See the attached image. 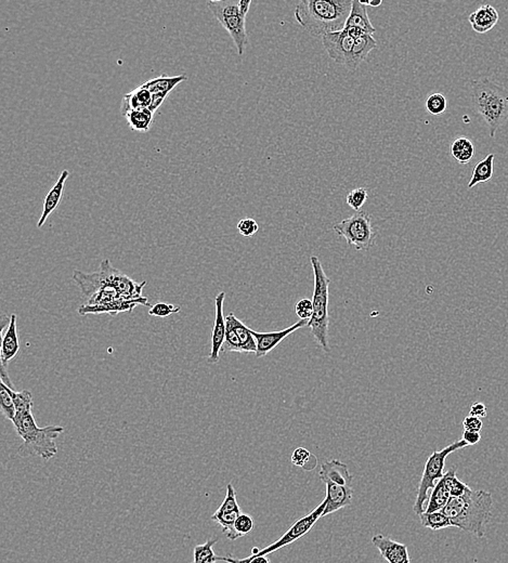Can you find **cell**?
Here are the masks:
<instances>
[{"instance_id":"1","label":"cell","mask_w":508,"mask_h":563,"mask_svg":"<svg viewBox=\"0 0 508 563\" xmlns=\"http://www.w3.org/2000/svg\"><path fill=\"white\" fill-rule=\"evenodd\" d=\"M493 496L490 492L470 488L460 497H451L443 513L449 517L452 527L482 538L485 528L492 517Z\"/></svg>"},{"instance_id":"2","label":"cell","mask_w":508,"mask_h":563,"mask_svg":"<svg viewBox=\"0 0 508 563\" xmlns=\"http://www.w3.org/2000/svg\"><path fill=\"white\" fill-rule=\"evenodd\" d=\"M352 0H303L295 8V18L315 36L344 30Z\"/></svg>"},{"instance_id":"3","label":"cell","mask_w":508,"mask_h":563,"mask_svg":"<svg viewBox=\"0 0 508 563\" xmlns=\"http://www.w3.org/2000/svg\"><path fill=\"white\" fill-rule=\"evenodd\" d=\"M16 433L22 438L18 454L22 457H37L45 461L57 455L58 447L55 441L64 431L62 426H47L40 428L35 422L33 412L16 413L12 422Z\"/></svg>"},{"instance_id":"4","label":"cell","mask_w":508,"mask_h":563,"mask_svg":"<svg viewBox=\"0 0 508 563\" xmlns=\"http://www.w3.org/2000/svg\"><path fill=\"white\" fill-rule=\"evenodd\" d=\"M470 97L475 110L482 117L495 138L497 129L508 119V89L488 78L470 82Z\"/></svg>"},{"instance_id":"5","label":"cell","mask_w":508,"mask_h":563,"mask_svg":"<svg viewBox=\"0 0 508 563\" xmlns=\"http://www.w3.org/2000/svg\"><path fill=\"white\" fill-rule=\"evenodd\" d=\"M99 271L96 273L86 274L75 270L73 280L80 286L84 296L92 297L99 290H112L119 292L125 299L141 298L142 290L146 282L141 284L131 280L129 276L119 272L112 267L109 259L103 260Z\"/></svg>"},{"instance_id":"6","label":"cell","mask_w":508,"mask_h":563,"mask_svg":"<svg viewBox=\"0 0 508 563\" xmlns=\"http://www.w3.org/2000/svg\"><path fill=\"white\" fill-rule=\"evenodd\" d=\"M313 275H315V290H313V315L307 327L310 329L315 342L325 352H330L328 346V298H330V280L326 275L322 267L321 261L317 256H311Z\"/></svg>"},{"instance_id":"7","label":"cell","mask_w":508,"mask_h":563,"mask_svg":"<svg viewBox=\"0 0 508 563\" xmlns=\"http://www.w3.org/2000/svg\"><path fill=\"white\" fill-rule=\"evenodd\" d=\"M465 441L458 440L452 444L448 445L441 451H433L431 457L425 464L424 472L422 474V479L419 482L418 491H417L416 501H415L413 511L417 515L425 513V503L429 498V490H433L439 480L443 479L445 476V459L450 454L458 449L468 447Z\"/></svg>"},{"instance_id":"8","label":"cell","mask_w":508,"mask_h":563,"mask_svg":"<svg viewBox=\"0 0 508 563\" xmlns=\"http://www.w3.org/2000/svg\"><path fill=\"white\" fill-rule=\"evenodd\" d=\"M334 231L344 237L347 244L358 251H369L375 245L377 232L372 224V216L364 210L356 212L352 216L334 226Z\"/></svg>"},{"instance_id":"9","label":"cell","mask_w":508,"mask_h":563,"mask_svg":"<svg viewBox=\"0 0 508 563\" xmlns=\"http://www.w3.org/2000/svg\"><path fill=\"white\" fill-rule=\"evenodd\" d=\"M325 507L326 501L325 498H324L323 502H322L317 508L313 509L309 515H305V517L297 520L296 523L288 529V531L283 534V535L281 536L276 542H274V544L267 546V547L262 548V550L256 547L253 548L249 558H255V557L261 556L267 557L268 554H272V552H276V550H281V548L285 547V546L291 545V544L294 543L296 540H301L303 536L309 533V531L313 529V525L318 523V520L322 518Z\"/></svg>"},{"instance_id":"10","label":"cell","mask_w":508,"mask_h":563,"mask_svg":"<svg viewBox=\"0 0 508 563\" xmlns=\"http://www.w3.org/2000/svg\"><path fill=\"white\" fill-rule=\"evenodd\" d=\"M355 40L356 39L353 38L345 28L340 32L330 33L322 36V43L328 57L336 63L342 64L347 67L350 63Z\"/></svg>"},{"instance_id":"11","label":"cell","mask_w":508,"mask_h":563,"mask_svg":"<svg viewBox=\"0 0 508 563\" xmlns=\"http://www.w3.org/2000/svg\"><path fill=\"white\" fill-rule=\"evenodd\" d=\"M226 293L222 292L215 298V323L212 334V351L208 356L210 364H216L220 360V352L226 339L227 323L224 315V302Z\"/></svg>"},{"instance_id":"12","label":"cell","mask_w":508,"mask_h":563,"mask_svg":"<svg viewBox=\"0 0 508 563\" xmlns=\"http://www.w3.org/2000/svg\"><path fill=\"white\" fill-rule=\"evenodd\" d=\"M308 322L305 319H301L297 323L293 324L292 327H287V329H281L276 332H268V333H258V332L252 329L254 337H255L256 342H257V352L256 356L257 358H262V356H267L270 351L276 349L278 344L282 342L285 338L288 337L291 334L303 327H307Z\"/></svg>"},{"instance_id":"13","label":"cell","mask_w":508,"mask_h":563,"mask_svg":"<svg viewBox=\"0 0 508 563\" xmlns=\"http://www.w3.org/2000/svg\"><path fill=\"white\" fill-rule=\"evenodd\" d=\"M372 544L381 552L388 563H411L408 546L388 536L377 534L372 537Z\"/></svg>"},{"instance_id":"14","label":"cell","mask_w":508,"mask_h":563,"mask_svg":"<svg viewBox=\"0 0 508 563\" xmlns=\"http://www.w3.org/2000/svg\"><path fill=\"white\" fill-rule=\"evenodd\" d=\"M139 305L150 306V303L148 302V298L141 297V298L130 299V300L113 301V302L105 303V305H97V306L82 305V307L78 308V313L80 315H102V313H105V315L114 317L119 313L130 312Z\"/></svg>"},{"instance_id":"15","label":"cell","mask_w":508,"mask_h":563,"mask_svg":"<svg viewBox=\"0 0 508 563\" xmlns=\"http://www.w3.org/2000/svg\"><path fill=\"white\" fill-rule=\"evenodd\" d=\"M326 507L322 517L336 513L345 507L350 506L352 503L353 491L351 486H338V484L326 482Z\"/></svg>"},{"instance_id":"16","label":"cell","mask_w":508,"mask_h":563,"mask_svg":"<svg viewBox=\"0 0 508 563\" xmlns=\"http://www.w3.org/2000/svg\"><path fill=\"white\" fill-rule=\"evenodd\" d=\"M247 13H241L219 21V23L224 26L225 30L229 33L231 38L234 41L237 53L241 57L244 55L245 48L249 43L247 34Z\"/></svg>"},{"instance_id":"17","label":"cell","mask_w":508,"mask_h":563,"mask_svg":"<svg viewBox=\"0 0 508 563\" xmlns=\"http://www.w3.org/2000/svg\"><path fill=\"white\" fill-rule=\"evenodd\" d=\"M20 351L16 315H11V322L7 329L1 331V351H0V366L6 367L10 361L13 360Z\"/></svg>"},{"instance_id":"18","label":"cell","mask_w":508,"mask_h":563,"mask_svg":"<svg viewBox=\"0 0 508 563\" xmlns=\"http://www.w3.org/2000/svg\"><path fill=\"white\" fill-rule=\"evenodd\" d=\"M319 476L324 484L326 482H332L338 486H351L352 483V476L349 472L348 466L337 459H332L322 464Z\"/></svg>"},{"instance_id":"19","label":"cell","mask_w":508,"mask_h":563,"mask_svg":"<svg viewBox=\"0 0 508 563\" xmlns=\"http://www.w3.org/2000/svg\"><path fill=\"white\" fill-rule=\"evenodd\" d=\"M251 0H210L207 6L217 20L231 18L241 13H249Z\"/></svg>"},{"instance_id":"20","label":"cell","mask_w":508,"mask_h":563,"mask_svg":"<svg viewBox=\"0 0 508 563\" xmlns=\"http://www.w3.org/2000/svg\"><path fill=\"white\" fill-rule=\"evenodd\" d=\"M69 177V170H66L65 169V170L62 171L57 182L51 187L50 191L48 192L46 197H45L43 214H41L40 219H39L38 224H37L38 228H41L43 224H46L47 219L50 217V214L57 209L58 205H59L60 202H61L62 195H63L64 185H65L66 180H67Z\"/></svg>"},{"instance_id":"21","label":"cell","mask_w":508,"mask_h":563,"mask_svg":"<svg viewBox=\"0 0 508 563\" xmlns=\"http://www.w3.org/2000/svg\"><path fill=\"white\" fill-rule=\"evenodd\" d=\"M499 20V12L491 5L481 6L468 18L472 30L478 34H485L492 30Z\"/></svg>"},{"instance_id":"22","label":"cell","mask_w":508,"mask_h":563,"mask_svg":"<svg viewBox=\"0 0 508 563\" xmlns=\"http://www.w3.org/2000/svg\"><path fill=\"white\" fill-rule=\"evenodd\" d=\"M367 8V6L361 4L360 0H352V7L345 28H358L365 34L373 36L377 30L372 26Z\"/></svg>"},{"instance_id":"23","label":"cell","mask_w":508,"mask_h":563,"mask_svg":"<svg viewBox=\"0 0 508 563\" xmlns=\"http://www.w3.org/2000/svg\"><path fill=\"white\" fill-rule=\"evenodd\" d=\"M152 102V94L142 86H138L136 89L128 94H124L121 100V111L123 115L129 111L148 109Z\"/></svg>"},{"instance_id":"24","label":"cell","mask_w":508,"mask_h":563,"mask_svg":"<svg viewBox=\"0 0 508 563\" xmlns=\"http://www.w3.org/2000/svg\"><path fill=\"white\" fill-rule=\"evenodd\" d=\"M227 324L234 329L241 341L243 354H256L257 352V342L252 333V329L247 327L243 322L239 321L233 313L227 315Z\"/></svg>"},{"instance_id":"25","label":"cell","mask_w":508,"mask_h":563,"mask_svg":"<svg viewBox=\"0 0 508 563\" xmlns=\"http://www.w3.org/2000/svg\"><path fill=\"white\" fill-rule=\"evenodd\" d=\"M377 40L373 38L372 35L365 34L357 38L355 40V45H353L352 53H351L349 69H358L359 65L367 60L369 53L377 48Z\"/></svg>"},{"instance_id":"26","label":"cell","mask_w":508,"mask_h":563,"mask_svg":"<svg viewBox=\"0 0 508 563\" xmlns=\"http://www.w3.org/2000/svg\"><path fill=\"white\" fill-rule=\"evenodd\" d=\"M187 75L178 76H158V77L152 78L148 80V82L142 84L141 86L146 88V90L151 92V94H171L175 89L177 84L187 80Z\"/></svg>"},{"instance_id":"27","label":"cell","mask_w":508,"mask_h":563,"mask_svg":"<svg viewBox=\"0 0 508 563\" xmlns=\"http://www.w3.org/2000/svg\"><path fill=\"white\" fill-rule=\"evenodd\" d=\"M450 500H451V494L445 478H443L437 482L435 488H433V492L429 495L428 504L425 508V513L443 510Z\"/></svg>"},{"instance_id":"28","label":"cell","mask_w":508,"mask_h":563,"mask_svg":"<svg viewBox=\"0 0 508 563\" xmlns=\"http://www.w3.org/2000/svg\"><path fill=\"white\" fill-rule=\"evenodd\" d=\"M124 116L127 119L130 129L138 133H148L153 124L154 113L151 112L148 109H141V110L129 111Z\"/></svg>"},{"instance_id":"29","label":"cell","mask_w":508,"mask_h":563,"mask_svg":"<svg viewBox=\"0 0 508 563\" xmlns=\"http://www.w3.org/2000/svg\"><path fill=\"white\" fill-rule=\"evenodd\" d=\"M495 154H489L487 158L477 163L472 170V178L468 183V189L476 187L480 183L488 182L493 177V166H495Z\"/></svg>"},{"instance_id":"30","label":"cell","mask_w":508,"mask_h":563,"mask_svg":"<svg viewBox=\"0 0 508 563\" xmlns=\"http://www.w3.org/2000/svg\"><path fill=\"white\" fill-rule=\"evenodd\" d=\"M452 156L460 164H468L475 156V146L468 138L460 137L451 146Z\"/></svg>"},{"instance_id":"31","label":"cell","mask_w":508,"mask_h":563,"mask_svg":"<svg viewBox=\"0 0 508 563\" xmlns=\"http://www.w3.org/2000/svg\"><path fill=\"white\" fill-rule=\"evenodd\" d=\"M419 520H421L423 527L433 530V531H439V530L452 527L449 517L443 510L435 511V513H423L422 515H419Z\"/></svg>"},{"instance_id":"32","label":"cell","mask_w":508,"mask_h":563,"mask_svg":"<svg viewBox=\"0 0 508 563\" xmlns=\"http://www.w3.org/2000/svg\"><path fill=\"white\" fill-rule=\"evenodd\" d=\"M218 540L210 538L206 543L196 545L193 550V561L191 563H216L219 556L214 552V546Z\"/></svg>"},{"instance_id":"33","label":"cell","mask_w":508,"mask_h":563,"mask_svg":"<svg viewBox=\"0 0 508 563\" xmlns=\"http://www.w3.org/2000/svg\"><path fill=\"white\" fill-rule=\"evenodd\" d=\"M8 393L11 395L16 405V413H26V412H33L34 401H33L32 393L28 390H22L20 393L16 390L10 389L7 387Z\"/></svg>"},{"instance_id":"34","label":"cell","mask_w":508,"mask_h":563,"mask_svg":"<svg viewBox=\"0 0 508 563\" xmlns=\"http://www.w3.org/2000/svg\"><path fill=\"white\" fill-rule=\"evenodd\" d=\"M292 464L296 467L303 468L305 470H313L317 466V457L307 449L297 447L292 455Z\"/></svg>"},{"instance_id":"35","label":"cell","mask_w":508,"mask_h":563,"mask_svg":"<svg viewBox=\"0 0 508 563\" xmlns=\"http://www.w3.org/2000/svg\"><path fill=\"white\" fill-rule=\"evenodd\" d=\"M445 482H447L448 488H449L450 494L451 497H460L466 494L470 490V486L464 482L460 481L456 476L455 468H451L445 472Z\"/></svg>"},{"instance_id":"36","label":"cell","mask_w":508,"mask_h":563,"mask_svg":"<svg viewBox=\"0 0 508 563\" xmlns=\"http://www.w3.org/2000/svg\"><path fill=\"white\" fill-rule=\"evenodd\" d=\"M425 107H426V111L429 114L435 115V116L443 114L448 109L447 98L443 94L436 92V94H431L426 99Z\"/></svg>"},{"instance_id":"37","label":"cell","mask_w":508,"mask_h":563,"mask_svg":"<svg viewBox=\"0 0 508 563\" xmlns=\"http://www.w3.org/2000/svg\"><path fill=\"white\" fill-rule=\"evenodd\" d=\"M0 406H1L4 416L7 420L13 422L16 415V405H14L11 395L8 393L7 386L4 383H1V389H0Z\"/></svg>"},{"instance_id":"38","label":"cell","mask_w":508,"mask_h":563,"mask_svg":"<svg viewBox=\"0 0 508 563\" xmlns=\"http://www.w3.org/2000/svg\"><path fill=\"white\" fill-rule=\"evenodd\" d=\"M367 197H369L367 190L364 187H358L347 194L346 202L353 210L360 212L361 208L367 203Z\"/></svg>"},{"instance_id":"39","label":"cell","mask_w":508,"mask_h":563,"mask_svg":"<svg viewBox=\"0 0 508 563\" xmlns=\"http://www.w3.org/2000/svg\"><path fill=\"white\" fill-rule=\"evenodd\" d=\"M222 352H224V354H226V352H239V354H243L239 336L237 335L234 329L229 324H227L226 339H225Z\"/></svg>"},{"instance_id":"40","label":"cell","mask_w":508,"mask_h":563,"mask_svg":"<svg viewBox=\"0 0 508 563\" xmlns=\"http://www.w3.org/2000/svg\"><path fill=\"white\" fill-rule=\"evenodd\" d=\"M180 307L175 306V305H171V303L158 302L154 306L151 307L150 310H148V315H152V317H167L173 315V313L180 312Z\"/></svg>"},{"instance_id":"41","label":"cell","mask_w":508,"mask_h":563,"mask_svg":"<svg viewBox=\"0 0 508 563\" xmlns=\"http://www.w3.org/2000/svg\"><path fill=\"white\" fill-rule=\"evenodd\" d=\"M255 527L254 519L249 515L241 513L235 521V531L239 534V537L251 533Z\"/></svg>"},{"instance_id":"42","label":"cell","mask_w":508,"mask_h":563,"mask_svg":"<svg viewBox=\"0 0 508 563\" xmlns=\"http://www.w3.org/2000/svg\"><path fill=\"white\" fill-rule=\"evenodd\" d=\"M295 312H296L297 317H298L299 319H305V321H310L313 315V300L307 298L299 300L298 302L296 303V306H295Z\"/></svg>"},{"instance_id":"43","label":"cell","mask_w":508,"mask_h":563,"mask_svg":"<svg viewBox=\"0 0 508 563\" xmlns=\"http://www.w3.org/2000/svg\"><path fill=\"white\" fill-rule=\"evenodd\" d=\"M237 228L239 234L244 237L254 236V235L258 232V230H259V226H258L257 222L253 219V218H244V219H242L241 222L237 224Z\"/></svg>"},{"instance_id":"44","label":"cell","mask_w":508,"mask_h":563,"mask_svg":"<svg viewBox=\"0 0 508 563\" xmlns=\"http://www.w3.org/2000/svg\"><path fill=\"white\" fill-rule=\"evenodd\" d=\"M463 427H464V430L480 432L483 427L482 420L468 415L465 420H463Z\"/></svg>"},{"instance_id":"45","label":"cell","mask_w":508,"mask_h":563,"mask_svg":"<svg viewBox=\"0 0 508 563\" xmlns=\"http://www.w3.org/2000/svg\"><path fill=\"white\" fill-rule=\"evenodd\" d=\"M487 414H488V410H487L485 404L481 403V402H476V403L470 406V416H474V417L477 418H483L487 416Z\"/></svg>"},{"instance_id":"46","label":"cell","mask_w":508,"mask_h":563,"mask_svg":"<svg viewBox=\"0 0 508 563\" xmlns=\"http://www.w3.org/2000/svg\"><path fill=\"white\" fill-rule=\"evenodd\" d=\"M167 97H168V94H152V102H151L148 110L156 114V111L160 109L161 105L164 103V101L166 100Z\"/></svg>"},{"instance_id":"47","label":"cell","mask_w":508,"mask_h":563,"mask_svg":"<svg viewBox=\"0 0 508 563\" xmlns=\"http://www.w3.org/2000/svg\"><path fill=\"white\" fill-rule=\"evenodd\" d=\"M463 440L465 441L468 445L478 444L481 440L480 432L464 430V432H463Z\"/></svg>"},{"instance_id":"48","label":"cell","mask_w":508,"mask_h":563,"mask_svg":"<svg viewBox=\"0 0 508 563\" xmlns=\"http://www.w3.org/2000/svg\"><path fill=\"white\" fill-rule=\"evenodd\" d=\"M361 4L365 6H369V7L377 8L381 7L383 5V1L382 0H379V1H369V0H360Z\"/></svg>"}]
</instances>
